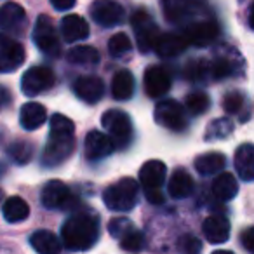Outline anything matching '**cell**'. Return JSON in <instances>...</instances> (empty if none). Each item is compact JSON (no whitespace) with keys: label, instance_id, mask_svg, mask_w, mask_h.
Masks as SVG:
<instances>
[{"label":"cell","instance_id":"6da1fadb","mask_svg":"<svg viewBox=\"0 0 254 254\" xmlns=\"http://www.w3.org/2000/svg\"><path fill=\"white\" fill-rule=\"evenodd\" d=\"M99 239V219L92 212H75L61 228V242L70 251H89Z\"/></svg>","mask_w":254,"mask_h":254},{"label":"cell","instance_id":"7a4b0ae2","mask_svg":"<svg viewBox=\"0 0 254 254\" xmlns=\"http://www.w3.org/2000/svg\"><path fill=\"white\" fill-rule=\"evenodd\" d=\"M138 183L132 178H122L112 187H108L103 193L105 205L110 211L127 212L131 211L138 202Z\"/></svg>","mask_w":254,"mask_h":254},{"label":"cell","instance_id":"3957f363","mask_svg":"<svg viewBox=\"0 0 254 254\" xmlns=\"http://www.w3.org/2000/svg\"><path fill=\"white\" fill-rule=\"evenodd\" d=\"M167 21L176 25H190L198 21L205 11V0H160Z\"/></svg>","mask_w":254,"mask_h":254},{"label":"cell","instance_id":"277c9868","mask_svg":"<svg viewBox=\"0 0 254 254\" xmlns=\"http://www.w3.org/2000/svg\"><path fill=\"white\" fill-rule=\"evenodd\" d=\"M167 167L160 160H148L143 164L139 171V181L145 188V195L152 204H162L164 195L160 191L164 181H166Z\"/></svg>","mask_w":254,"mask_h":254},{"label":"cell","instance_id":"5b68a950","mask_svg":"<svg viewBox=\"0 0 254 254\" xmlns=\"http://www.w3.org/2000/svg\"><path fill=\"white\" fill-rule=\"evenodd\" d=\"M101 124L110 132L113 145L117 148H124L129 145L132 138V124L131 119L122 110H106L101 115Z\"/></svg>","mask_w":254,"mask_h":254},{"label":"cell","instance_id":"8992f818","mask_svg":"<svg viewBox=\"0 0 254 254\" xmlns=\"http://www.w3.org/2000/svg\"><path fill=\"white\" fill-rule=\"evenodd\" d=\"M75 150V134L51 132L42 153V164L46 167H56L63 164Z\"/></svg>","mask_w":254,"mask_h":254},{"label":"cell","instance_id":"52a82bcc","mask_svg":"<svg viewBox=\"0 0 254 254\" xmlns=\"http://www.w3.org/2000/svg\"><path fill=\"white\" fill-rule=\"evenodd\" d=\"M131 25L134 30L136 44L141 53H150L155 47L157 40L160 37L159 26H157L155 19L148 14L146 11L139 9L131 16Z\"/></svg>","mask_w":254,"mask_h":254},{"label":"cell","instance_id":"ba28073f","mask_svg":"<svg viewBox=\"0 0 254 254\" xmlns=\"http://www.w3.org/2000/svg\"><path fill=\"white\" fill-rule=\"evenodd\" d=\"M242 58L232 46H221L216 53L214 60L209 63V73L214 80L235 77L242 70Z\"/></svg>","mask_w":254,"mask_h":254},{"label":"cell","instance_id":"9c48e42d","mask_svg":"<svg viewBox=\"0 0 254 254\" xmlns=\"http://www.w3.org/2000/svg\"><path fill=\"white\" fill-rule=\"evenodd\" d=\"M33 42L46 56L58 58L61 54L60 37H58L56 28L53 25V19L49 16H39L35 28H33Z\"/></svg>","mask_w":254,"mask_h":254},{"label":"cell","instance_id":"30bf717a","mask_svg":"<svg viewBox=\"0 0 254 254\" xmlns=\"http://www.w3.org/2000/svg\"><path fill=\"white\" fill-rule=\"evenodd\" d=\"M153 117H155V122L159 124V126L166 127L169 131L181 132L187 129L185 108L176 99H164V101L157 103Z\"/></svg>","mask_w":254,"mask_h":254},{"label":"cell","instance_id":"8fae6325","mask_svg":"<svg viewBox=\"0 0 254 254\" xmlns=\"http://www.w3.org/2000/svg\"><path fill=\"white\" fill-rule=\"evenodd\" d=\"M42 204L47 209H73L77 205V198L73 197L71 190L60 180H53L47 181L46 187L42 188Z\"/></svg>","mask_w":254,"mask_h":254},{"label":"cell","instance_id":"7c38bea8","mask_svg":"<svg viewBox=\"0 0 254 254\" xmlns=\"http://www.w3.org/2000/svg\"><path fill=\"white\" fill-rule=\"evenodd\" d=\"M56 82L54 71L47 66H33L30 70L25 71L21 78V91L23 94L30 96H39L42 92H46L47 89H51Z\"/></svg>","mask_w":254,"mask_h":254},{"label":"cell","instance_id":"4fadbf2b","mask_svg":"<svg viewBox=\"0 0 254 254\" xmlns=\"http://www.w3.org/2000/svg\"><path fill=\"white\" fill-rule=\"evenodd\" d=\"M183 35L188 46L207 47L219 37V25L214 19H198L185 26Z\"/></svg>","mask_w":254,"mask_h":254},{"label":"cell","instance_id":"5bb4252c","mask_svg":"<svg viewBox=\"0 0 254 254\" xmlns=\"http://www.w3.org/2000/svg\"><path fill=\"white\" fill-rule=\"evenodd\" d=\"M91 16L98 25L112 28L124 21L126 11L115 0H96L91 5Z\"/></svg>","mask_w":254,"mask_h":254},{"label":"cell","instance_id":"9a60e30c","mask_svg":"<svg viewBox=\"0 0 254 254\" xmlns=\"http://www.w3.org/2000/svg\"><path fill=\"white\" fill-rule=\"evenodd\" d=\"M25 61V49L12 37L0 35V73L14 71Z\"/></svg>","mask_w":254,"mask_h":254},{"label":"cell","instance_id":"2e32d148","mask_svg":"<svg viewBox=\"0 0 254 254\" xmlns=\"http://www.w3.org/2000/svg\"><path fill=\"white\" fill-rule=\"evenodd\" d=\"M26 23V12L19 4L7 2L0 7V30L7 33H23Z\"/></svg>","mask_w":254,"mask_h":254},{"label":"cell","instance_id":"e0dca14e","mask_svg":"<svg viewBox=\"0 0 254 254\" xmlns=\"http://www.w3.org/2000/svg\"><path fill=\"white\" fill-rule=\"evenodd\" d=\"M73 91L78 99H82L84 103H89V105H94L105 94V84L96 75H84V77H78L75 80Z\"/></svg>","mask_w":254,"mask_h":254},{"label":"cell","instance_id":"ac0fdd59","mask_svg":"<svg viewBox=\"0 0 254 254\" xmlns=\"http://www.w3.org/2000/svg\"><path fill=\"white\" fill-rule=\"evenodd\" d=\"M202 233L211 244H225L230 239V221L223 214H211L204 219Z\"/></svg>","mask_w":254,"mask_h":254},{"label":"cell","instance_id":"d6986e66","mask_svg":"<svg viewBox=\"0 0 254 254\" xmlns=\"http://www.w3.org/2000/svg\"><path fill=\"white\" fill-rule=\"evenodd\" d=\"M85 157L89 160H99L103 157H108L115 150L112 138L108 134H103L101 131H91L85 136Z\"/></svg>","mask_w":254,"mask_h":254},{"label":"cell","instance_id":"ffe728a7","mask_svg":"<svg viewBox=\"0 0 254 254\" xmlns=\"http://www.w3.org/2000/svg\"><path fill=\"white\" fill-rule=\"evenodd\" d=\"M171 89V77L162 66H150L145 71V91L150 98H160Z\"/></svg>","mask_w":254,"mask_h":254},{"label":"cell","instance_id":"44dd1931","mask_svg":"<svg viewBox=\"0 0 254 254\" xmlns=\"http://www.w3.org/2000/svg\"><path fill=\"white\" fill-rule=\"evenodd\" d=\"M233 166L242 181H254V145H240L235 150Z\"/></svg>","mask_w":254,"mask_h":254},{"label":"cell","instance_id":"7402d4cb","mask_svg":"<svg viewBox=\"0 0 254 254\" xmlns=\"http://www.w3.org/2000/svg\"><path fill=\"white\" fill-rule=\"evenodd\" d=\"M188 47V42L183 33H160L155 47L157 54L162 58H176Z\"/></svg>","mask_w":254,"mask_h":254},{"label":"cell","instance_id":"603a6c76","mask_svg":"<svg viewBox=\"0 0 254 254\" xmlns=\"http://www.w3.org/2000/svg\"><path fill=\"white\" fill-rule=\"evenodd\" d=\"M61 35L66 42L73 44L89 37V25L82 16L68 14L61 19Z\"/></svg>","mask_w":254,"mask_h":254},{"label":"cell","instance_id":"cb8c5ba5","mask_svg":"<svg viewBox=\"0 0 254 254\" xmlns=\"http://www.w3.org/2000/svg\"><path fill=\"white\" fill-rule=\"evenodd\" d=\"M46 120H47V110L44 108L40 103L30 101L21 106L19 122H21L23 129H26V131H35L40 126H44Z\"/></svg>","mask_w":254,"mask_h":254},{"label":"cell","instance_id":"d4e9b609","mask_svg":"<svg viewBox=\"0 0 254 254\" xmlns=\"http://www.w3.org/2000/svg\"><path fill=\"white\" fill-rule=\"evenodd\" d=\"M30 244L37 254H60L61 240L49 230H37L30 237Z\"/></svg>","mask_w":254,"mask_h":254},{"label":"cell","instance_id":"484cf974","mask_svg":"<svg viewBox=\"0 0 254 254\" xmlns=\"http://www.w3.org/2000/svg\"><path fill=\"white\" fill-rule=\"evenodd\" d=\"M212 193L218 200H232L239 193V183L232 173H219L212 181Z\"/></svg>","mask_w":254,"mask_h":254},{"label":"cell","instance_id":"4316f807","mask_svg":"<svg viewBox=\"0 0 254 254\" xmlns=\"http://www.w3.org/2000/svg\"><path fill=\"white\" fill-rule=\"evenodd\" d=\"M226 166V157L221 152H209L202 153L195 159V169L197 173L204 174V176H211V174H219Z\"/></svg>","mask_w":254,"mask_h":254},{"label":"cell","instance_id":"83f0119b","mask_svg":"<svg viewBox=\"0 0 254 254\" xmlns=\"http://www.w3.org/2000/svg\"><path fill=\"white\" fill-rule=\"evenodd\" d=\"M193 187H195L193 178H191L187 171L180 167V169L174 171L173 176H171L167 190H169V195L173 198H185V197H188V195H191Z\"/></svg>","mask_w":254,"mask_h":254},{"label":"cell","instance_id":"f1b7e54d","mask_svg":"<svg viewBox=\"0 0 254 254\" xmlns=\"http://www.w3.org/2000/svg\"><path fill=\"white\" fill-rule=\"evenodd\" d=\"M134 94V77L129 70H119L112 80V96L119 101H126Z\"/></svg>","mask_w":254,"mask_h":254},{"label":"cell","instance_id":"f546056e","mask_svg":"<svg viewBox=\"0 0 254 254\" xmlns=\"http://www.w3.org/2000/svg\"><path fill=\"white\" fill-rule=\"evenodd\" d=\"M5 221L9 223H21L30 216V205L21 197H9L2 204Z\"/></svg>","mask_w":254,"mask_h":254},{"label":"cell","instance_id":"4dcf8cb0","mask_svg":"<svg viewBox=\"0 0 254 254\" xmlns=\"http://www.w3.org/2000/svg\"><path fill=\"white\" fill-rule=\"evenodd\" d=\"M66 60L73 64H98L99 53L91 46H77L68 51Z\"/></svg>","mask_w":254,"mask_h":254},{"label":"cell","instance_id":"1f68e13d","mask_svg":"<svg viewBox=\"0 0 254 254\" xmlns=\"http://www.w3.org/2000/svg\"><path fill=\"white\" fill-rule=\"evenodd\" d=\"M233 132V122L228 117H221V119L212 120L205 129V139L207 141H214V139H225Z\"/></svg>","mask_w":254,"mask_h":254},{"label":"cell","instance_id":"d6a6232c","mask_svg":"<svg viewBox=\"0 0 254 254\" xmlns=\"http://www.w3.org/2000/svg\"><path fill=\"white\" fill-rule=\"evenodd\" d=\"M33 152H35V148H33L32 143L23 141V139L11 143V145H9V148H7L9 159H12V162L19 164V166H25V164H28L30 160L33 159Z\"/></svg>","mask_w":254,"mask_h":254},{"label":"cell","instance_id":"836d02e7","mask_svg":"<svg viewBox=\"0 0 254 254\" xmlns=\"http://www.w3.org/2000/svg\"><path fill=\"white\" fill-rule=\"evenodd\" d=\"M120 247L126 253H141L145 247V235L138 228H132L120 239Z\"/></svg>","mask_w":254,"mask_h":254},{"label":"cell","instance_id":"e575fe53","mask_svg":"<svg viewBox=\"0 0 254 254\" xmlns=\"http://www.w3.org/2000/svg\"><path fill=\"white\" fill-rule=\"evenodd\" d=\"M187 110L191 115H202L209 110L211 106V99L205 92H191L187 96Z\"/></svg>","mask_w":254,"mask_h":254},{"label":"cell","instance_id":"d590c367","mask_svg":"<svg viewBox=\"0 0 254 254\" xmlns=\"http://www.w3.org/2000/svg\"><path fill=\"white\" fill-rule=\"evenodd\" d=\"M132 49L131 39L126 35V33H115L112 39L108 40V53L113 58H120L124 54H127Z\"/></svg>","mask_w":254,"mask_h":254},{"label":"cell","instance_id":"8d00e7d4","mask_svg":"<svg viewBox=\"0 0 254 254\" xmlns=\"http://www.w3.org/2000/svg\"><path fill=\"white\" fill-rule=\"evenodd\" d=\"M221 106L228 115L240 113L244 110V106H246V96L239 91H232V92H228V94H225Z\"/></svg>","mask_w":254,"mask_h":254},{"label":"cell","instance_id":"74e56055","mask_svg":"<svg viewBox=\"0 0 254 254\" xmlns=\"http://www.w3.org/2000/svg\"><path fill=\"white\" fill-rule=\"evenodd\" d=\"M176 249L180 254H200L202 251V242L198 237L187 233V235H181L176 242Z\"/></svg>","mask_w":254,"mask_h":254},{"label":"cell","instance_id":"f35d334b","mask_svg":"<svg viewBox=\"0 0 254 254\" xmlns=\"http://www.w3.org/2000/svg\"><path fill=\"white\" fill-rule=\"evenodd\" d=\"M185 75H187L190 80H205L207 77H211V73H209V61H205V60L190 61L187 70H185Z\"/></svg>","mask_w":254,"mask_h":254},{"label":"cell","instance_id":"ab89813d","mask_svg":"<svg viewBox=\"0 0 254 254\" xmlns=\"http://www.w3.org/2000/svg\"><path fill=\"white\" fill-rule=\"evenodd\" d=\"M132 228H134V223H132L131 219L124 218V216L113 218L112 221L108 223V233L113 237V239H119V240L122 239L127 232H131Z\"/></svg>","mask_w":254,"mask_h":254},{"label":"cell","instance_id":"60d3db41","mask_svg":"<svg viewBox=\"0 0 254 254\" xmlns=\"http://www.w3.org/2000/svg\"><path fill=\"white\" fill-rule=\"evenodd\" d=\"M51 132H64V134H75V124L68 117L56 113L51 117Z\"/></svg>","mask_w":254,"mask_h":254},{"label":"cell","instance_id":"b9f144b4","mask_svg":"<svg viewBox=\"0 0 254 254\" xmlns=\"http://www.w3.org/2000/svg\"><path fill=\"white\" fill-rule=\"evenodd\" d=\"M240 242L247 251H254V226L244 230L242 235H240Z\"/></svg>","mask_w":254,"mask_h":254},{"label":"cell","instance_id":"7bdbcfd3","mask_svg":"<svg viewBox=\"0 0 254 254\" xmlns=\"http://www.w3.org/2000/svg\"><path fill=\"white\" fill-rule=\"evenodd\" d=\"M51 4L56 11H70L77 4V0H51Z\"/></svg>","mask_w":254,"mask_h":254},{"label":"cell","instance_id":"ee69618b","mask_svg":"<svg viewBox=\"0 0 254 254\" xmlns=\"http://www.w3.org/2000/svg\"><path fill=\"white\" fill-rule=\"evenodd\" d=\"M249 26L254 30V2H253V5H251V11H249Z\"/></svg>","mask_w":254,"mask_h":254},{"label":"cell","instance_id":"f6af8a7d","mask_svg":"<svg viewBox=\"0 0 254 254\" xmlns=\"http://www.w3.org/2000/svg\"><path fill=\"white\" fill-rule=\"evenodd\" d=\"M212 254H233L232 251H214Z\"/></svg>","mask_w":254,"mask_h":254},{"label":"cell","instance_id":"bcb514c9","mask_svg":"<svg viewBox=\"0 0 254 254\" xmlns=\"http://www.w3.org/2000/svg\"><path fill=\"white\" fill-rule=\"evenodd\" d=\"M4 200H5V195H4V191L0 190V205L4 204Z\"/></svg>","mask_w":254,"mask_h":254}]
</instances>
